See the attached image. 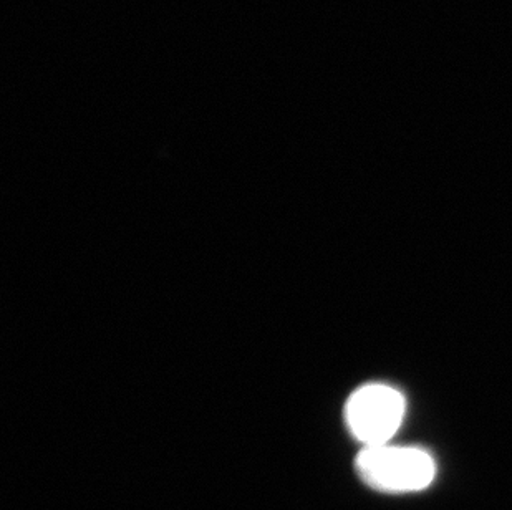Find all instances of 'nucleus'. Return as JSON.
Masks as SVG:
<instances>
[{
	"mask_svg": "<svg viewBox=\"0 0 512 510\" xmlns=\"http://www.w3.org/2000/svg\"><path fill=\"white\" fill-rule=\"evenodd\" d=\"M355 469L367 486L392 494L423 491L436 476L435 461L425 449L390 443L363 448Z\"/></svg>",
	"mask_w": 512,
	"mask_h": 510,
	"instance_id": "obj_1",
	"label": "nucleus"
},
{
	"mask_svg": "<svg viewBox=\"0 0 512 510\" xmlns=\"http://www.w3.org/2000/svg\"><path fill=\"white\" fill-rule=\"evenodd\" d=\"M406 401L397 388L362 386L348 398L345 423L353 438L365 448L390 443L405 418Z\"/></svg>",
	"mask_w": 512,
	"mask_h": 510,
	"instance_id": "obj_2",
	"label": "nucleus"
}]
</instances>
